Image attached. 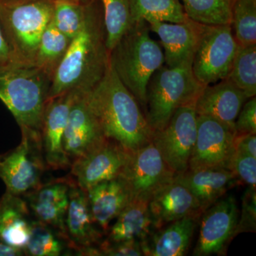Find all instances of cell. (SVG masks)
Wrapping results in <instances>:
<instances>
[{
    "mask_svg": "<svg viewBox=\"0 0 256 256\" xmlns=\"http://www.w3.org/2000/svg\"><path fill=\"white\" fill-rule=\"evenodd\" d=\"M110 65L104 10L100 0L88 4L82 30L70 41L56 70L48 100L72 92H86L100 82Z\"/></svg>",
    "mask_w": 256,
    "mask_h": 256,
    "instance_id": "obj_1",
    "label": "cell"
},
{
    "mask_svg": "<svg viewBox=\"0 0 256 256\" xmlns=\"http://www.w3.org/2000/svg\"><path fill=\"white\" fill-rule=\"evenodd\" d=\"M85 97L106 138L130 152L151 142L153 131L146 114L110 63L100 82L85 92Z\"/></svg>",
    "mask_w": 256,
    "mask_h": 256,
    "instance_id": "obj_2",
    "label": "cell"
},
{
    "mask_svg": "<svg viewBox=\"0 0 256 256\" xmlns=\"http://www.w3.org/2000/svg\"><path fill=\"white\" fill-rule=\"evenodd\" d=\"M52 82L36 64L12 60L0 66V100L21 130L41 134Z\"/></svg>",
    "mask_w": 256,
    "mask_h": 256,
    "instance_id": "obj_3",
    "label": "cell"
},
{
    "mask_svg": "<svg viewBox=\"0 0 256 256\" xmlns=\"http://www.w3.org/2000/svg\"><path fill=\"white\" fill-rule=\"evenodd\" d=\"M144 20L131 24L110 52V63L122 84L134 96L144 114L146 88L152 76L164 64L162 47L150 35Z\"/></svg>",
    "mask_w": 256,
    "mask_h": 256,
    "instance_id": "obj_4",
    "label": "cell"
},
{
    "mask_svg": "<svg viewBox=\"0 0 256 256\" xmlns=\"http://www.w3.org/2000/svg\"><path fill=\"white\" fill-rule=\"evenodd\" d=\"M204 87L194 75L192 62L176 67L164 64L158 69L146 88L144 112L153 132L163 129L180 108L194 106Z\"/></svg>",
    "mask_w": 256,
    "mask_h": 256,
    "instance_id": "obj_5",
    "label": "cell"
},
{
    "mask_svg": "<svg viewBox=\"0 0 256 256\" xmlns=\"http://www.w3.org/2000/svg\"><path fill=\"white\" fill-rule=\"evenodd\" d=\"M53 12L54 0H0V22L14 62L35 64Z\"/></svg>",
    "mask_w": 256,
    "mask_h": 256,
    "instance_id": "obj_6",
    "label": "cell"
},
{
    "mask_svg": "<svg viewBox=\"0 0 256 256\" xmlns=\"http://www.w3.org/2000/svg\"><path fill=\"white\" fill-rule=\"evenodd\" d=\"M21 131L20 144L0 154V178L6 192L16 196L26 194L41 184L45 164L41 134Z\"/></svg>",
    "mask_w": 256,
    "mask_h": 256,
    "instance_id": "obj_7",
    "label": "cell"
},
{
    "mask_svg": "<svg viewBox=\"0 0 256 256\" xmlns=\"http://www.w3.org/2000/svg\"><path fill=\"white\" fill-rule=\"evenodd\" d=\"M238 46L230 24H204L192 60L195 78L204 86L226 78Z\"/></svg>",
    "mask_w": 256,
    "mask_h": 256,
    "instance_id": "obj_8",
    "label": "cell"
},
{
    "mask_svg": "<svg viewBox=\"0 0 256 256\" xmlns=\"http://www.w3.org/2000/svg\"><path fill=\"white\" fill-rule=\"evenodd\" d=\"M196 134L194 107L184 106L176 110L163 129L153 132L152 141L170 169L178 174L188 169Z\"/></svg>",
    "mask_w": 256,
    "mask_h": 256,
    "instance_id": "obj_9",
    "label": "cell"
},
{
    "mask_svg": "<svg viewBox=\"0 0 256 256\" xmlns=\"http://www.w3.org/2000/svg\"><path fill=\"white\" fill-rule=\"evenodd\" d=\"M175 174L151 141L131 152L120 178L127 185L132 198L149 202L158 190L174 180Z\"/></svg>",
    "mask_w": 256,
    "mask_h": 256,
    "instance_id": "obj_10",
    "label": "cell"
},
{
    "mask_svg": "<svg viewBox=\"0 0 256 256\" xmlns=\"http://www.w3.org/2000/svg\"><path fill=\"white\" fill-rule=\"evenodd\" d=\"M239 210L234 196L220 198L202 213L193 256L220 255L235 237Z\"/></svg>",
    "mask_w": 256,
    "mask_h": 256,
    "instance_id": "obj_11",
    "label": "cell"
},
{
    "mask_svg": "<svg viewBox=\"0 0 256 256\" xmlns=\"http://www.w3.org/2000/svg\"><path fill=\"white\" fill-rule=\"evenodd\" d=\"M236 134L234 128L217 120L197 116L196 139L188 169H228L235 150L234 142Z\"/></svg>",
    "mask_w": 256,
    "mask_h": 256,
    "instance_id": "obj_12",
    "label": "cell"
},
{
    "mask_svg": "<svg viewBox=\"0 0 256 256\" xmlns=\"http://www.w3.org/2000/svg\"><path fill=\"white\" fill-rule=\"evenodd\" d=\"M131 152L107 139L95 149L74 160L70 172L80 188L86 192L97 184L119 178Z\"/></svg>",
    "mask_w": 256,
    "mask_h": 256,
    "instance_id": "obj_13",
    "label": "cell"
},
{
    "mask_svg": "<svg viewBox=\"0 0 256 256\" xmlns=\"http://www.w3.org/2000/svg\"><path fill=\"white\" fill-rule=\"evenodd\" d=\"M82 92H66L47 102L44 114L41 138L45 164L50 169H66L72 164L70 160L64 151V133L72 104Z\"/></svg>",
    "mask_w": 256,
    "mask_h": 256,
    "instance_id": "obj_14",
    "label": "cell"
},
{
    "mask_svg": "<svg viewBox=\"0 0 256 256\" xmlns=\"http://www.w3.org/2000/svg\"><path fill=\"white\" fill-rule=\"evenodd\" d=\"M106 137L97 119L88 105L85 92L74 101L64 130L63 146L70 160L84 156L102 144Z\"/></svg>",
    "mask_w": 256,
    "mask_h": 256,
    "instance_id": "obj_15",
    "label": "cell"
},
{
    "mask_svg": "<svg viewBox=\"0 0 256 256\" xmlns=\"http://www.w3.org/2000/svg\"><path fill=\"white\" fill-rule=\"evenodd\" d=\"M70 178L52 180L26 194L28 208L38 222L46 224L68 242L66 228Z\"/></svg>",
    "mask_w": 256,
    "mask_h": 256,
    "instance_id": "obj_16",
    "label": "cell"
},
{
    "mask_svg": "<svg viewBox=\"0 0 256 256\" xmlns=\"http://www.w3.org/2000/svg\"><path fill=\"white\" fill-rule=\"evenodd\" d=\"M148 23L151 32L159 37L165 65L176 67L193 60L204 24L188 18L182 23L162 21Z\"/></svg>",
    "mask_w": 256,
    "mask_h": 256,
    "instance_id": "obj_17",
    "label": "cell"
},
{
    "mask_svg": "<svg viewBox=\"0 0 256 256\" xmlns=\"http://www.w3.org/2000/svg\"><path fill=\"white\" fill-rule=\"evenodd\" d=\"M148 206L153 230L190 216H201L203 213L190 190L174 178L152 195Z\"/></svg>",
    "mask_w": 256,
    "mask_h": 256,
    "instance_id": "obj_18",
    "label": "cell"
},
{
    "mask_svg": "<svg viewBox=\"0 0 256 256\" xmlns=\"http://www.w3.org/2000/svg\"><path fill=\"white\" fill-rule=\"evenodd\" d=\"M248 99L235 84L225 78L204 87L194 107L197 116L217 120L235 130L236 120Z\"/></svg>",
    "mask_w": 256,
    "mask_h": 256,
    "instance_id": "obj_19",
    "label": "cell"
},
{
    "mask_svg": "<svg viewBox=\"0 0 256 256\" xmlns=\"http://www.w3.org/2000/svg\"><path fill=\"white\" fill-rule=\"evenodd\" d=\"M66 228L70 248L97 246L102 240L104 232L92 217L86 192L73 181L69 190Z\"/></svg>",
    "mask_w": 256,
    "mask_h": 256,
    "instance_id": "obj_20",
    "label": "cell"
},
{
    "mask_svg": "<svg viewBox=\"0 0 256 256\" xmlns=\"http://www.w3.org/2000/svg\"><path fill=\"white\" fill-rule=\"evenodd\" d=\"M174 178L190 190L203 212L240 184L230 170L220 168L188 169Z\"/></svg>",
    "mask_w": 256,
    "mask_h": 256,
    "instance_id": "obj_21",
    "label": "cell"
},
{
    "mask_svg": "<svg viewBox=\"0 0 256 256\" xmlns=\"http://www.w3.org/2000/svg\"><path fill=\"white\" fill-rule=\"evenodd\" d=\"M200 217L190 216L152 230L149 236L142 240L144 256H186Z\"/></svg>",
    "mask_w": 256,
    "mask_h": 256,
    "instance_id": "obj_22",
    "label": "cell"
},
{
    "mask_svg": "<svg viewBox=\"0 0 256 256\" xmlns=\"http://www.w3.org/2000/svg\"><path fill=\"white\" fill-rule=\"evenodd\" d=\"M92 217L104 233L132 200L126 182L120 178L97 184L86 191Z\"/></svg>",
    "mask_w": 256,
    "mask_h": 256,
    "instance_id": "obj_23",
    "label": "cell"
},
{
    "mask_svg": "<svg viewBox=\"0 0 256 256\" xmlns=\"http://www.w3.org/2000/svg\"><path fill=\"white\" fill-rule=\"evenodd\" d=\"M32 220L26 202L5 192L0 198V242L24 250Z\"/></svg>",
    "mask_w": 256,
    "mask_h": 256,
    "instance_id": "obj_24",
    "label": "cell"
},
{
    "mask_svg": "<svg viewBox=\"0 0 256 256\" xmlns=\"http://www.w3.org/2000/svg\"><path fill=\"white\" fill-rule=\"evenodd\" d=\"M149 202L132 198L108 230L106 240L110 242L146 240L152 232Z\"/></svg>",
    "mask_w": 256,
    "mask_h": 256,
    "instance_id": "obj_25",
    "label": "cell"
},
{
    "mask_svg": "<svg viewBox=\"0 0 256 256\" xmlns=\"http://www.w3.org/2000/svg\"><path fill=\"white\" fill-rule=\"evenodd\" d=\"M131 24L144 20L182 23L188 20L180 0H129Z\"/></svg>",
    "mask_w": 256,
    "mask_h": 256,
    "instance_id": "obj_26",
    "label": "cell"
},
{
    "mask_svg": "<svg viewBox=\"0 0 256 256\" xmlns=\"http://www.w3.org/2000/svg\"><path fill=\"white\" fill-rule=\"evenodd\" d=\"M70 41V38L50 22L40 40L35 64L53 78L56 70L68 50Z\"/></svg>",
    "mask_w": 256,
    "mask_h": 256,
    "instance_id": "obj_27",
    "label": "cell"
},
{
    "mask_svg": "<svg viewBox=\"0 0 256 256\" xmlns=\"http://www.w3.org/2000/svg\"><path fill=\"white\" fill-rule=\"evenodd\" d=\"M235 0H180L190 20L205 25L230 24Z\"/></svg>",
    "mask_w": 256,
    "mask_h": 256,
    "instance_id": "obj_28",
    "label": "cell"
},
{
    "mask_svg": "<svg viewBox=\"0 0 256 256\" xmlns=\"http://www.w3.org/2000/svg\"><path fill=\"white\" fill-rule=\"evenodd\" d=\"M248 98L256 94V44L239 46L227 78Z\"/></svg>",
    "mask_w": 256,
    "mask_h": 256,
    "instance_id": "obj_29",
    "label": "cell"
},
{
    "mask_svg": "<svg viewBox=\"0 0 256 256\" xmlns=\"http://www.w3.org/2000/svg\"><path fill=\"white\" fill-rule=\"evenodd\" d=\"M65 242H68L50 226L32 220L30 237L24 252L28 256H60L65 250Z\"/></svg>",
    "mask_w": 256,
    "mask_h": 256,
    "instance_id": "obj_30",
    "label": "cell"
},
{
    "mask_svg": "<svg viewBox=\"0 0 256 256\" xmlns=\"http://www.w3.org/2000/svg\"><path fill=\"white\" fill-rule=\"evenodd\" d=\"M109 54L131 25L129 0H100Z\"/></svg>",
    "mask_w": 256,
    "mask_h": 256,
    "instance_id": "obj_31",
    "label": "cell"
},
{
    "mask_svg": "<svg viewBox=\"0 0 256 256\" xmlns=\"http://www.w3.org/2000/svg\"><path fill=\"white\" fill-rule=\"evenodd\" d=\"M230 25L239 46L256 44V0H235Z\"/></svg>",
    "mask_w": 256,
    "mask_h": 256,
    "instance_id": "obj_32",
    "label": "cell"
},
{
    "mask_svg": "<svg viewBox=\"0 0 256 256\" xmlns=\"http://www.w3.org/2000/svg\"><path fill=\"white\" fill-rule=\"evenodd\" d=\"M88 4H82L75 0H54L52 22L72 40L84 26Z\"/></svg>",
    "mask_w": 256,
    "mask_h": 256,
    "instance_id": "obj_33",
    "label": "cell"
},
{
    "mask_svg": "<svg viewBox=\"0 0 256 256\" xmlns=\"http://www.w3.org/2000/svg\"><path fill=\"white\" fill-rule=\"evenodd\" d=\"M88 256H142V240H129L110 242L102 240L97 246L89 249Z\"/></svg>",
    "mask_w": 256,
    "mask_h": 256,
    "instance_id": "obj_34",
    "label": "cell"
},
{
    "mask_svg": "<svg viewBox=\"0 0 256 256\" xmlns=\"http://www.w3.org/2000/svg\"><path fill=\"white\" fill-rule=\"evenodd\" d=\"M228 169L234 173L239 182L256 188V158L234 150Z\"/></svg>",
    "mask_w": 256,
    "mask_h": 256,
    "instance_id": "obj_35",
    "label": "cell"
},
{
    "mask_svg": "<svg viewBox=\"0 0 256 256\" xmlns=\"http://www.w3.org/2000/svg\"><path fill=\"white\" fill-rule=\"evenodd\" d=\"M256 228V188L248 186L242 198V215L238 217L235 236L245 232H255Z\"/></svg>",
    "mask_w": 256,
    "mask_h": 256,
    "instance_id": "obj_36",
    "label": "cell"
},
{
    "mask_svg": "<svg viewBox=\"0 0 256 256\" xmlns=\"http://www.w3.org/2000/svg\"><path fill=\"white\" fill-rule=\"evenodd\" d=\"M236 134H256V98H250L242 106L236 120Z\"/></svg>",
    "mask_w": 256,
    "mask_h": 256,
    "instance_id": "obj_37",
    "label": "cell"
},
{
    "mask_svg": "<svg viewBox=\"0 0 256 256\" xmlns=\"http://www.w3.org/2000/svg\"><path fill=\"white\" fill-rule=\"evenodd\" d=\"M234 150L256 158V137L254 134H236Z\"/></svg>",
    "mask_w": 256,
    "mask_h": 256,
    "instance_id": "obj_38",
    "label": "cell"
},
{
    "mask_svg": "<svg viewBox=\"0 0 256 256\" xmlns=\"http://www.w3.org/2000/svg\"><path fill=\"white\" fill-rule=\"evenodd\" d=\"M12 55L0 22V66L12 62Z\"/></svg>",
    "mask_w": 256,
    "mask_h": 256,
    "instance_id": "obj_39",
    "label": "cell"
},
{
    "mask_svg": "<svg viewBox=\"0 0 256 256\" xmlns=\"http://www.w3.org/2000/svg\"><path fill=\"white\" fill-rule=\"evenodd\" d=\"M25 255L23 249L8 245L0 242V256H21Z\"/></svg>",
    "mask_w": 256,
    "mask_h": 256,
    "instance_id": "obj_40",
    "label": "cell"
},
{
    "mask_svg": "<svg viewBox=\"0 0 256 256\" xmlns=\"http://www.w3.org/2000/svg\"><path fill=\"white\" fill-rule=\"evenodd\" d=\"M75 1L79 2L82 3V4H88V3L92 2L94 0H75Z\"/></svg>",
    "mask_w": 256,
    "mask_h": 256,
    "instance_id": "obj_41",
    "label": "cell"
}]
</instances>
